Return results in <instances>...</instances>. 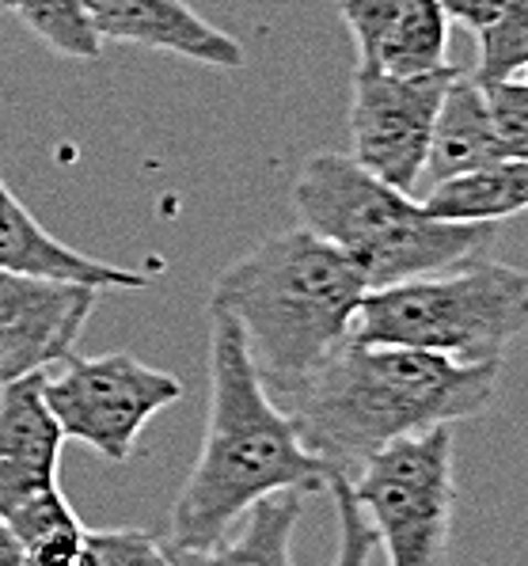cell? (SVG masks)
<instances>
[{
    "instance_id": "6da1fadb",
    "label": "cell",
    "mask_w": 528,
    "mask_h": 566,
    "mask_svg": "<svg viewBox=\"0 0 528 566\" xmlns=\"http://www.w3.org/2000/svg\"><path fill=\"white\" fill-rule=\"evenodd\" d=\"M501 361L456 365L426 350L346 338L285 403L327 479H350L373 452L487 411Z\"/></svg>"
},
{
    "instance_id": "7a4b0ae2",
    "label": "cell",
    "mask_w": 528,
    "mask_h": 566,
    "mask_svg": "<svg viewBox=\"0 0 528 566\" xmlns=\"http://www.w3.org/2000/svg\"><path fill=\"white\" fill-rule=\"evenodd\" d=\"M327 491V468L251 369L236 319L210 308V418L202 449L171 506V547L205 552L263 499Z\"/></svg>"
},
{
    "instance_id": "3957f363",
    "label": "cell",
    "mask_w": 528,
    "mask_h": 566,
    "mask_svg": "<svg viewBox=\"0 0 528 566\" xmlns=\"http://www.w3.org/2000/svg\"><path fill=\"white\" fill-rule=\"evenodd\" d=\"M369 293L361 270L305 224L258 240L213 282L210 308L236 319L251 369L274 403H289L350 338Z\"/></svg>"
},
{
    "instance_id": "277c9868",
    "label": "cell",
    "mask_w": 528,
    "mask_h": 566,
    "mask_svg": "<svg viewBox=\"0 0 528 566\" xmlns=\"http://www.w3.org/2000/svg\"><path fill=\"white\" fill-rule=\"evenodd\" d=\"M293 209L308 232L361 270L369 290L490 255L498 237V224L437 221L406 190L388 187L342 153H316L300 164Z\"/></svg>"
},
{
    "instance_id": "5b68a950",
    "label": "cell",
    "mask_w": 528,
    "mask_h": 566,
    "mask_svg": "<svg viewBox=\"0 0 528 566\" xmlns=\"http://www.w3.org/2000/svg\"><path fill=\"white\" fill-rule=\"evenodd\" d=\"M528 331V274L490 255L369 290L350 338L426 350L456 365L501 361Z\"/></svg>"
},
{
    "instance_id": "8992f818",
    "label": "cell",
    "mask_w": 528,
    "mask_h": 566,
    "mask_svg": "<svg viewBox=\"0 0 528 566\" xmlns=\"http://www.w3.org/2000/svg\"><path fill=\"white\" fill-rule=\"evenodd\" d=\"M346 486L384 547L388 566H445L456 513L453 426L392 441Z\"/></svg>"
},
{
    "instance_id": "52a82bcc",
    "label": "cell",
    "mask_w": 528,
    "mask_h": 566,
    "mask_svg": "<svg viewBox=\"0 0 528 566\" xmlns=\"http://www.w3.org/2000/svg\"><path fill=\"white\" fill-rule=\"evenodd\" d=\"M42 391L65 441H81L110 464L134 457L145 426L183 399V380L134 354L68 358L42 373Z\"/></svg>"
},
{
    "instance_id": "ba28073f",
    "label": "cell",
    "mask_w": 528,
    "mask_h": 566,
    "mask_svg": "<svg viewBox=\"0 0 528 566\" xmlns=\"http://www.w3.org/2000/svg\"><path fill=\"white\" fill-rule=\"evenodd\" d=\"M461 73L456 65L422 76H392L380 69L353 65L350 84V142L353 160L388 187L411 195L426 171L430 137L441 95Z\"/></svg>"
},
{
    "instance_id": "9c48e42d",
    "label": "cell",
    "mask_w": 528,
    "mask_h": 566,
    "mask_svg": "<svg viewBox=\"0 0 528 566\" xmlns=\"http://www.w3.org/2000/svg\"><path fill=\"white\" fill-rule=\"evenodd\" d=\"M95 301V285L0 270V385L68 358Z\"/></svg>"
},
{
    "instance_id": "30bf717a",
    "label": "cell",
    "mask_w": 528,
    "mask_h": 566,
    "mask_svg": "<svg viewBox=\"0 0 528 566\" xmlns=\"http://www.w3.org/2000/svg\"><path fill=\"white\" fill-rule=\"evenodd\" d=\"M358 65L392 76L448 69V15L437 0H339Z\"/></svg>"
},
{
    "instance_id": "8fae6325",
    "label": "cell",
    "mask_w": 528,
    "mask_h": 566,
    "mask_svg": "<svg viewBox=\"0 0 528 566\" xmlns=\"http://www.w3.org/2000/svg\"><path fill=\"white\" fill-rule=\"evenodd\" d=\"M103 42L145 46L210 69H240L244 46L213 28L187 0H84Z\"/></svg>"
},
{
    "instance_id": "7c38bea8",
    "label": "cell",
    "mask_w": 528,
    "mask_h": 566,
    "mask_svg": "<svg viewBox=\"0 0 528 566\" xmlns=\"http://www.w3.org/2000/svg\"><path fill=\"white\" fill-rule=\"evenodd\" d=\"M65 433L42 391V373L0 385V506L57 483Z\"/></svg>"
},
{
    "instance_id": "4fadbf2b",
    "label": "cell",
    "mask_w": 528,
    "mask_h": 566,
    "mask_svg": "<svg viewBox=\"0 0 528 566\" xmlns=\"http://www.w3.org/2000/svg\"><path fill=\"white\" fill-rule=\"evenodd\" d=\"M0 270L57 277V282H84L95 290H145L149 285L141 270L92 259L42 229L31 209L12 195L4 176H0Z\"/></svg>"
},
{
    "instance_id": "5bb4252c",
    "label": "cell",
    "mask_w": 528,
    "mask_h": 566,
    "mask_svg": "<svg viewBox=\"0 0 528 566\" xmlns=\"http://www.w3.org/2000/svg\"><path fill=\"white\" fill-rule=\"evenodd\" d=\"M509 160L501 134L490 115L487 92L475 76L456 73L448 81L445 95H441L437 122H434V137H430V153H426V171L434 176V182L467 176V171H483L495 168V164Z\"/></svg>"
},
{
    "instance_id": "9a60e30c",
    "label": "cell",
    "mask_w": 528,
    "mask_h": 566,
    "mask_svg": "<svg viewBox=\"0 0 528 566\" xmlns=\"http://www.w3.org/2000/svg\"><path fill=\"white\" fill-rule=\"evenodd\" d=\"M305 513V494L285 491L274 499L255 502L244 517L247 525L240 536H224L221 544L205 547V552H183L171 547V563L176 566H293V533Z\"/></svg>"
},
{
    "instance_id": "2e32d148",
    "label": "cell",
    "mask_w": 528,
    "mask_h": 566,
    "mask_svg": "<svg viewBox=\"0 0 528 566\" xmlns=\"http://www.w3.org/2000/svg\"><path fill=\"white\" fill-rule=\"evenodd\" d=\"M422 209L437 221L461 224H501L506 217L528 213V160H501L495 168L467 171L434 182Z\"/></svg>"
},
{
    "instance_id": "e0dca14e",
    "label": "cell",
    "mask_w": 528,
    "mask_h": 566,
    "mask_svg": "<svg viewBox=\"0 0 528 566\" xmlns=\"http://www.w3.org/2000/svg\"><path fill=\"white\" fill-rule=\"evenodd\" d=\"M0 521L20 547L23 566H73L84 555L88 528L81 525L57 483L0 506Z\"/></svg>"
},
{
    "instance_id": "ac0fdd59",
    "label": "cell",
    "mask_w": 528,
    "mask_h": 566,
    "mask_svg": "<svg viewBox=\"0 0 528 566\" xmlns=\"http://www.w3.org/2000/svg\"><path fill=\"white\" fill-rule=\"evenodd\" d=\"M20 23L46 50L73 61H95L107 42L95 31L84 0H8Z\"/></svg>"
},
{
    "instance_id": "d6986e66",
    "label": "cell",
    "mask_w": 528,
    "mask_h": 566,
    "mask_svg": "<svg viewBox=\"0 0 528 566\" xmlns=\"http://www.w3.org/2000/svg\"><path fill=\"white\" fill-rule=\"evenodd\" d=\"M479 57H475V81L501 84L521 81L528 73V0H506V8L479 34Z\"/></svg>"
},
{
    "instance_id": "ffe728a7",
    "label": "cell",
    "mask_w": 528,
    "mask_h": 566,
    "mask_svg": "<svg viewBox=\"0 0 528 566\" xmlns=\"http://www.w3.org/2000/svg\"><path fill=\"white\" fill-rule=\"evenodd\" d=\"M84 544L99 566H176L168 539L145 528H88Z\"/></svg>"
},
{
    "instance_id": "44dd1931",
    "label": "cell",
    "mask_w": 528,
    "mask_h": 566,
    "mask_svg": "<svg viewBox=\"0 0 528 566\" xmlns=\"http://www.w3.org/2000/svg\"><path fill=\"white\" fill-rule=\"evenodd\" d=\"M327 491L335 499V521H339V544H335V563L331 566H369L377 552V536L369 528L366 513L358 510L346 479L331 475L327 479Z\"/></svg>"
},
{
    "instance_id": "7402d4cb",
    "label": "cell",
    "mask_w": 528,
    "mask_h": 566,
    "mask_svg": "<svg viewBox=\"0 0 528 566\" xmlns=\"http://www.w3.org/2000/svg\"><path fill=\"white\" fill-rule=\"evenodd\" d=\"M437 8L448 15V23H461L472 34H479L487 23H495V15L506 8V0H437Z\"/></svg>"
},
{
    "instance_id": "603a6c76",
    "label": "cell",
    "mask_w": 528,
    "mask_h": 566,
    "mask_svg": "<svg viewBox=\"0 0 528 566\" xmlns=\"http://www.w3.org/2000/svg\"><path fill=\"white\" fill-rule=\"evenodd\" d=\"M0 566H23V555H20V547H15L4 521H0Z\"/></svg>"
},
{
    "instance_id": "cb8c5ba5",
    "label": "cell",
    "mask_w": 528,
    "mask_h": 566,
    "mask_svg": "<svg viewBox=\"0 0 528 566\" xmlns=\"http://www.w3.org/2000/svg\"><path fill=\"white\" fill-rule=\"evenodd\" d=\"M73 566H99V563H95V555L88 552V544H84V555H81V559H76Z\"/></svg>"
},
{
    "instance_id": "d4e9b609",
    "label": "cell",
    "mask_w": 528,
    "mask_h": 566,
    "mask_svg": "<svg viewBox=\"0 0 528 566\" xmlns=\"http://www.w3.org/2000/svg\"><path fill=\"white\" fill-rule=\"evenodd\" d=\"M0 8H8V0H0Z\"/></svg>"
},
{
    "instance_id": "484cf974",
    "label": "cell",
    "mask_w": 528,
    "mask_h": 566,
    "mask_svg": "<svg viewBox=\"0 0 528 566\" xmlns=\"http://www.w3.org/2000/svg\"><path fill=\"white\" fill-rule=\"evenodd\" d=\"M521 81H528V73H525V76H521Z\"/></svg>"
}]
</instances>
